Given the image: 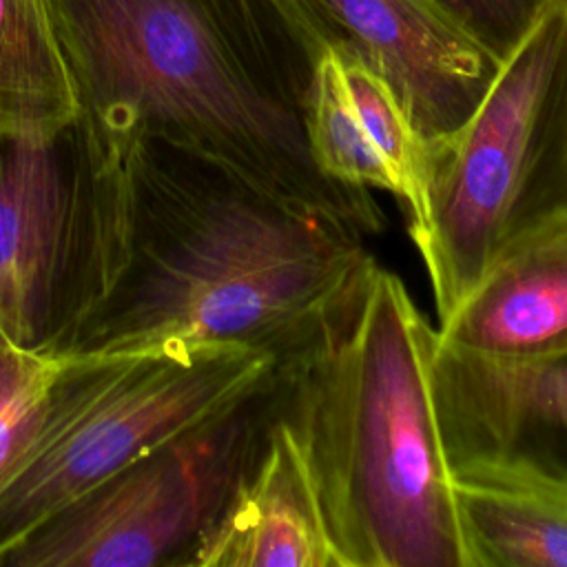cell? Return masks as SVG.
I'll return each mask as SVG.
<instances>
[{"instance_id":"cell-1","label":"cell","mask_w":567,"mask_h":567,"mask_svg":"<svg viewBox=\"0 0 567 567\" xmlns=\"http://www.w3.org/2000/svg\"><path fill=\"white\" fill-rule=\"evenodd\" d=\"M80 122L157 144L268 197L379 233L365 188L312 162L303 115L323 49L290 0H47Z\"/></svg>"},{"instance_id":"cell-2","label":"cell","mask_w":567,"mask_h":567,"mask_svg":"<svg viewBox=\"0 0 567 567\" xmlns=\"http://www.w3.org/2000/svg\"><path fill=\"white\" fill-rule=\"evenodd\" d=\"M436 328L370 257L277 359L292 430L343 567H470L432 390Z\"/></svg>"},{"instance_id":"cell-3","label":"cell","mask_w":567,"mask_h":567,"mask_svg":"<svg viewBox=\"0 0 567 567\" xmlns=\"http://www.w3.org/2000/svg\"><path fill=\"white\" fill-rule=\"evenodd\" d=\"M372 255L363 233L146 144L117 281L71 350L299 346Z\"/></svg>"},{"instance_id":"cell-4","label":"cell","mask_w":567,"mask_h":567,"mask_svg":"<svg viewBox=\"0 0 567 567\" xmlns=\"http://www.w3.org/2000/svg\"><path fill=\"white\" fill-rule=\"evenodd\" d=\"M567 208V0L501 62L452 133L425 144L421 208L408 233L439 319L525 228Z\"/></svg>"},{"instance_id":"cell-5","label":"cell","mask_w":567,"mask_h":567,"mask_svg":"<svg viewBox=\"0 0 567 567\" xmlns=\"http://www.w3.org/2000/svg\"><path fill=\"white\" fill-rule=\"evenodd\" d=\"M275 361L244 346L69 350L44 425L0 492V563L135 458L239 403Z\"/></svg>"},{"instance_id":"cell-6","label":"cell","mask_w":567,"mask_h":567,"mask_svg":"<svg viewBox=\"0 0 567 567\" xmlns=\"http://www.w3.org/2000/svg\"><path fill=\"white\" fill-rule=\"evenodd\" d=\"M135 155L80 122L51 140L0 137V326L71 350L109 297Z\"/></svg>"},{"instance_id":"cell-7","label":"cell","mask_w":567,"mask_h":567,"mask_svg":"<svg viewBox=\"0 0 567 567\" xmlns=\"http://www.w3.org/2000/svg\"><path fill=\"white\" fill-rule=\"evenodd\" d=\"M277 416L279 379L272 368L239 403L122 467L38 527L0 565H186L257 465Z\"/></svg>"},{"instance_id":"cell-8","label":"cell","mask_w":567,"mask_h":567,"mask_svg":"<svg viewBox=\"0 0 567 567\" xmlns=\"http://www.w3.org/2000/svg\"><path fill=\"white\" fill-rule=\"evenodd\" d=\"M323 51L379 75L427 144L458 128L501 62L425 0H290Z\"/></svg>"},{"instance_id":"cell-9","label":"cell","mask_w":567,"mask_h":567,"mask_svg":"<svg viewBox=\"0 0 567 567\" xmlns=\"http://www.w3.org/2000/svg\"><path fill=\"white\" fill-rule=\"evenodd\" d=\"M432 390L450 465L509 456L567 478V354L487 361L434 343Z\"/></svg>"},{"instance_id":"cell-10","label":"cell","mask_w":567,"mask_h":567,"mask_svg":"<svg viewBox=\"0 0 567 567\" xmlns=\"http://www.w3.org/2000/svg\"><path fill=\"white\" fill-rule=\"evenodd\" d=\"M436 343L487 361L567 354V208L507 241L439 319Z\"/></svg>"},{"instance_id":"cell-11","label":"cell","mask_w":567,"mask_h":567,"mask_svg":"<svg viewBox=\"0 0 567 567\" xmlns=\"http://www.w3.org/2000/svg\"><path fill=\"white\" fill-rule=\"evenodd\" d=\"M186 567H343L303 452L281 416Z\"/></svg>"},{"instance_id":"cell-12","label":"cell","mask_w":567,"mask_h":567,"mask_svg":"<svg viewBox=\"0 0 567 567\" xmlns=\"http://www.w3.org/2000/svg\"><path fill=\"white\" fill-rule=\"evenodd\" d=\"M470 567H567V478L509 456L450 465Z\"/></svg>"},{"instance_id":"cell-13","label":"cell","mask_w":567,"mask_h":567,"mask_svg":"<svg viewBox=\"0 0 567 567\" xmlns=\"http://www.w3.org/2000/svg\"><path fill=\"white\" fill-rule=\"evenodd\" d=\"M80 100L47 0H0V137L51 140Z\"/></svg>"},{"instance_id":"cell-14","label":"cell","mask_w":567,"mask_h":567,"mask_svg":"<svg viewBox=\"0 0 567 567\" xmlns=\"http://www.w3.org/2000/svg\"><path fill=\"white\" fill-rule=\"evenodd\" d=\"M303 131L310 157L328 179L352 188L394 193L392 175L354 111L341 64L328 51H323L315 75Z\"/></svg>"},{"instance_id":"cell-15","label":"cell","mask_w":567,"mask_h":567,"mask_svg":"<svg viewBox=\"0 0 567 567\" xmlns=\"http://www.w3.org/2000/svg\"><path fill=\"white\" fill-rule=\"evenodd\" d=\"M69 350L22 346L0 326V492L27 461Z\"/></svg>"},{"instance_id":"cell-16","label":"cell","mask_w":567,"mask_h":567,"mask_svg":"<svg viewBox=\"0 0 567 567\" xmlns=\"http://www.w3.org/2000/svg\"><path fill=\"white\" fill-rule=\"evenodd\" d=\"M337 62L341 64L361 126L392 175V195L401 199L405 219L412 221L421 208L425 142L419 137L392 89L379 75L354 62Z\"/></svg>"},{"instance_id":"cell-17","label":"cell","mask_w":567,"mask_h":567,"mask_svg":"<svg viewBox=\"0 0 567 567\" xmlns=\"http://www.w3.org/2000/svg\"><path fill=\"white\" fill-rule=\"evenodd\" d=\"M456 29L481 44L496 62H503L536 20L549 0H425Z\"/></svg>"}]
</instances>
